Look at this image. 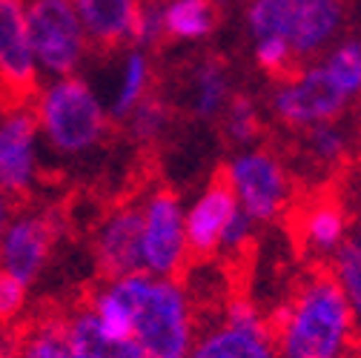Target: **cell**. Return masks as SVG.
Returning a JSON list of instances; mask_svg holds the SVG:
<instances>
[{
    "label": "cell",
    "mask_w": 361,
    "mask_h": 358,
    "mask_svg": "<svg viewBox=\"0 0 361 358\" xmlns=\"http://www.w3.org/2000/svg\"><path fill=\"white\" fill-rule=\"evenodd\" d=\"M141 4L144 0H75L92 52L115 55L129 47Z\"/></svg>",
    "instance_id": "ac0fdd59"
},
{
    "label": "cell",
    "mask_w": 361,
    "mask_h": 358,
    "mask_svg": "<svg viewBox=\"0 0 361 358\" xmlns=\"http://www.w3.org/2000/svg\"><path fill=\"white\" fill-rule=\"evenodd\" d=\"M293 161L290 169L307 181L324 184L336 175H344L361 155V109L336 121H324L293 132Z\"/></svg>",
    "instance_id": "7c38bea8"
},
{
    "label": "cell",
    "mask_w": 361,
    "mask_h": 358,
    "mask_svg": "<svg viewBox=\"0 0 361 358\" xmlns=\"http://www.w3.org/2000/svg\"><path fill=\"white\" fill-rule=\"evenodd\" d=\"M26 37L40 80L80 75L92 55L75 0H26Z\"/></svg>",
    "instance_id": "ba28073f"
},
{
    "label": "cell",
    "mask_w": 361,
    "mask_h": 358,
    "mask_svg": "<svg viewBox=\"0 0 361 358\" xmlns=\"http://www.w3.org/2000/svg\"><path fill=\"white\" fill-rule=\"evenodd\" d=\"M141 201V270L158 278H178L190 266L184 233V198L166 184L138 192Z\"/></svg>",
    "instance_id": "8fae6325"
},
{
    "label": "cell",
    "mask_w": 361,
    "mask_h": 358,
    "mask_svg": "<svg viewBox=\"0 0 361 358\" xmlns=\"http://www.w3.org/2000/svg\"><path fill=\"white\" fill-rule=\"evenodd\" d=\"M241 20L247 40H281L307 63L347 35L350 9L347 0H244Z\"/></svg>",
    "instance_id": "277c9868"
},
{
    "label": "cell",
    "mask_w": 361,
    "mask_h": 358,
    "mask_svg": "<svg viewBox=\"0 0 361 358\" xmlns=\"http://www.w3.org/2000/svg\"><path fill=\"white\" fill-rule=\"evenodd\" d=\"M355 358H361V324H358V335H355Z\"/></svg>",
    "instance_id": "4dcf8cb0"
},
{
    "label": "cell",
    "mask_w": 361,
    "mask_h": 358,
    "mask_svg": "<svg viewBox=\"0 0 361 358\" xmlns=\"http://www.w3.org/2000/svg\"><path fill=\"white\" fill-rule=\"evenodd\" d=\"M221 138L227 141L233 149H244V147H255L264 138L267 129V112H264V101H258L255 95L235 89V95L230 98L227 109L221 112L218 123Z\"/></svg>",
    "instance_id": "cb8c5ba5"
},
{
    "label": "cell",
    "mask_w": 361,
    "mask_h": 358,
    "mask_svg": "<svg viewBox=\"0 0 361 358\" xmlns=\"http://www.w3.org/2000/svg\"><path fill=\"white\" fill-rule=\"evenodd\" d=\"M12 358H72L66 335V307L32 309L15 327Z\"/></svg>",
    "instance_id": "44dd1931"
},
{
    "label": "cell",
    "mask_w": 361,
    "mask_h": 358,
    "mask_svg": "<svg viewBox=\"0 0 361 358\" xmlns=\"http://www.w3.org/2000/svg\"><path fill=\"white\" fill-rule=\"evenodd\" d=\"M279 358H355L358 319L327 266L312 270L269 312Z\"/></svg>",
    "instance_id": "7a4b0ae2"
},
{
    "label": "cell",
    "mask_w": 361,
    "mask_h": 358,
    "mask_svg": "<svg viewBox=\"0 0 361 358\" xmlns=\"http://www.w3.org/2000/svg\"><path fill=\"white\" fill-rule=\"evenodd\" d=\"M47 184V147L32 101L0 104V195L15 206L37 201Z\"/></svg>",
    "instance_id": "9c48e42d"
},
{
    "label": "cell",
    "mask_w": 361,
    "mask_h": 358,
    "mask_svg": "<svg viewBox=\"0 0 361 358\" xmlns=\"http://www.w3.org/2000/svg\"><path fill=\"white\" fill-rule=\"evenodd\" d=\"M178 118L180 112L172 104V98L161 86H155L118 129L126 138V144H132L135 149H161L175 135Z\"/></svg>",
    "instance_id": "603a6c76"
},
{
    "label": "cell",
    "mask_w": 361,
    "mask_h": 358,
    "mask_svg": "<svg viewBox=\"0 0 361 358\" xmlns=\"http://www.w3.org/2000/svg\"><path fill=\"white\" fill-rule=\"evenodd\" d=\"M129 47H141L147 52H155V49L166 47V40H164V18H161V0H144V4H141Z\"/></svg>",
    "instance_id": "4316f807"
},
{
    "label": "cell",
    "mask_w": 361,
    "mask_h": 358,
    "mask_svg": "<svg viewBox=\"0 0 361 358\" xmlns=\"http://www.w3.org/2000/svg\"><path fill=\"white\" fill-rule=\"evenodd\" d=\"M287 218L298 252L312 261V266H324L336 255V249L350 241L355 223V215L341 192H310L301 204L295 201Z\"/></svg>",
    "instance_id": "4fadbf2b"
},
{
    "label": "cell",
    "mask_w": 361,
    "mask_h": 358,
    "mask_svg": "<svg viewBox=\"0 0 361 358\" xmlns=\"http://www.w3.org/2000/svg\"><path fill=\"white\" fill-rule=\"evenodd\" d=\"M118 55H121V61H118V80L112 86V92L104 98L106 112H109L115 129L158 86V78H155V52H147L141 47H123Z\"/></svg>",
    "instance_id": "ffe728a7"
},
{
    "label": "cell",
    "mask_w": 361,
    "mask_h": 358,
    "mask_svg": "<svg viewBox=\"0 0 361 358\" xmlns=\"http://www.w3.org/2000/svg\"><path fill=\"white\" fill-rule=\"evenodd\" d=\"M350 241H353L355 247H361V221H355V223H353V233H350Z\"/></svg>",
    "instance_id": "f546056e"
},
{
    "label": "cell",
    "mask_w": 361,
    "mask_h": 358,
    "mask_svg": "<svg viewBox=\"0 0 361 358\" xmlns=\"http://www.w3.org/2000/svg\"><path fill=\"white\" fill-rule=\"evenodd\" d=\"M66 335L72 358H147L129 335L106 330L86 301L66 307Z\"/></svg>",
    "instance_id": "d6986e66"
},
{
    "label": "cell",
    "mask_w": 361,
    "mask_h": 358,
    "mask_svg": "<svg viewBox=\"0 0 361 358\" xmlns=\"http://www.w3.org/2000/svg\"><path fill=\"white\" fill-rule=\"evenodd\" d=\"M358 109L361 104L350 95L344 80L327 66L322 55L276 78L264 95L267 121L284 129L287 135L315 123L344 118Z\"/></svg>",
    "instance_id": "5b68a950"
},
{
    "label": "cell",
    "mask_w": 361,
    "mask_h": 358,
    "mask_svg": "<svg viewBox=\"0 0 361 358\" xmlns=\"http://www.w3.org/2000/svg\"><path fill=\"white\" fill-rule=\"evenodd\" d=\"M164 40L175 47H201L212 40L224 9L218 0H161Z\"/></svg>",
    "instance_id": "7402d4cb"
},
{
    "label": "cell",
    "mask_w": 361,
    "mask_h": 358,
    "mask_svg": "<svg viewBox=\"0 0 361 358\" xmlns=\"http://www.w3.org/2000/svg\"><path fill=\"white\" fill-rule=\"evenodd\" d=\"M32 312V287L0 266V330L18 327Z\"/></svg>",
    "instance_id": "484cf974"
},
{
    "label": "cell",
    "mask_w": 361,
    "mask_h": 358,
    "mask_svg": "<svg viewBox=\"0 0 361 358\" xmlns=\"http://www.w3.org/2000/svg\"><path fill=\"white\" fill-rule=\"evenodd\" d=\"M238 209V201L224 181L221 169L201 187V192L184 204V233L192 261H212L218 255L221 238Z\"/></svg>",
    "instance_id": "e0dca14e"
},
{
    "label": "cell",
    "mask_w": 361,
    "mask_h": 358,
    "mask_svg": "<svg viewBox=\"0 0 361 358\" xmlns=\"http://www.w3.org/2000/svg\"><path fill=\"white\" fill-rule=\"evenodd\" d=\"M12 209H15V204H12V201H6L4 195H0V233H4V227H6V221H9Z\"/></svg>",
    "instance_id": "f1b7e54d"
},
{
    "label": "cell",
    "mask_w": 361,
    "mask_h": 358,
    "mask_svg": "<svg viewBox=\"0 0 361 358\" xmlns=\"http://www.w3.org/2000/svg\"><path fill=\"white\" fill-rule=\"evenodd\" d=\"M233 95L235 78L230 61L215 52H198V58H192L187 69H180V92L169 98L178 112L187 115L192 123H218Z\"/></svg>",
    "instance_id": "9a60e30c"
},
{
    "label": "cell",
    "mask_w": 361,
    "mask_h": 358,
    "mask_svg": "<svg viewBox=\"0 0 361 358\" xmlns=\"http://www.w3.org/2000/svg\"><path fill=\"white\" fill-rule=\"evenodd\" d=\"M324 266L330 270V276L336 278L338 290L344 292L347 304L353 307L355 319L361 324V247L347 241L341 249H336V255Z\"/></svg>",
    "instance_id": "d4e9b609"
},
{
    "label": "cell",
    "mask_w": 361,
    "mask_h": 358,
    "mask_svg": "<svg viewBox=\"0 0 361 358\" xmlns=\"http://www.w3.org/2000/svg\"><path fill=\"white\" fill-rule=\"evenodd\" d=\"M341 198L347 201V206L353 209L355 221H361V155L358 161L344 172V181H341Z\"/></svg>",
    "instance_id": "83f0119b"
},
{
    "label": "cell",
    "mask_w": 361,
    "mask_h": 358,
    "mask_svg": "<svg viewBox=\"0 0 361 358\" xmlns=\"http://www.w3.org/2000/svg\"><path fill=\"white\" fill-rule=\"evenodd\" d=\"M32 109L37 115L43 147L63 163L95 158L115 135L106 104L83 72L40 80L32 95Z\"/></svg>",
    "instance_id": "3957f363"
},
{
    "label": "cell",
    "mask_w": 361,
    "mask_h": 358,
    "mask_svg": "<svg viewBox=\"0 0 361 358\" xmlns=\"http://www.w3.org/2000/svg\"><path fill=\"white\" fill-rule=\"evenodd\" d=\"M238 206L258 223L273 227L295 206V175L290 161L267 144L233 149L221 166Z\"/></svg>",
    "instance_id": "8992f818"
},
{
    "label": "cell",
    "mask_w": 361,
    "mask_h": 358,
    "mask_svg": "<svg viewBox=\"0 0 361 358\" xmlns=\"http://www.w3.org/2000/svg\"><path fill=\"white\" fill-rule=\"evenodd\" d=\"M95 270L101 278H118L141 270V201L138 192L106 206L89 235Z\"/></svg>",
    "instance_id": "5bb4252c"
},
{
    "label": "cell",
    "mask_w": 361,
    "mask_h": 358,
    "mask_svg": "<svg viewBox=\"0 0 361 358\" xmlns=\"http://www.w3.org/2000/svg\"><path fill=\"white\" fill-rule=\"evenodd\" d=\"M190 358H279L269 316L250 295L230 292L201 324Z\"/></svg>",
    "instance_id": "30bf717a"
},
{
    "label": "cell",
    "mask_w": 361,
    "mask_h": 358,
    "mask_svg": "<svg viewBox=\"0 0 361 358\" xmlns=\"http://www.w3.org/2000/svg\"><path fill=\"white\" fill-rule=\"evenodd\" d=\"M66 233L69 215L63 206L47 201H29L15 206L0 233V266L35 290Z\"/></svg>",
    "instance_id": "52a82bcc"
},
{
    "label": "cell",
    "mask_w": 361,
    "mask_h": 358,
    "mask_svg": "<svg viewBox=\"0 0 361 358\" xmlns=\"http://www.w3.org/2000/svg\"><path fill=\"white\" fill-rule=\"evenodd\" d=\"M83 301L118 335H129L147 358H190L201 330L198 307L178 278L129 273L101 278Z\"/></svg>",
    "instance_id": "6da1fadb"
},
{
    "label": "cell",
    "mask_w": 361,
    "mask_h": 358,
    "mask_svg": "<svg viewBox=\"0 0 361 358\" xmlns=\"http://www.w3.org/2000/svg\"><path fill=\"white\" fill-rule=\"evenodd\" d=\"M40 72L26 37V0H0V104L32 101Z\"/></svg>",
    "instance_id": "2e32d148"
}]
</instances>
